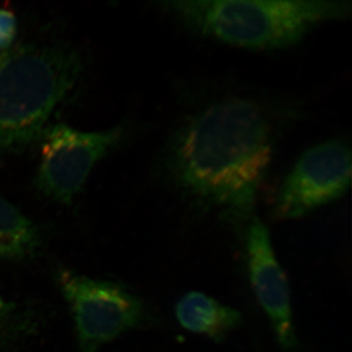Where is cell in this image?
Here are the masks:
<instances>
[{"label":"cell","mask_w":352,"mask_h":352,"mask_svg":"<svg viewBox=\"0 0 352 352\" xmlns=\"http://www.w3.org/2000/svg\"><path fill=\"white\" fill-rule=\"evenodd\" d=\"M272 157V127L258 104L222 100L190 118L164 155L180 191L229 219L251 217Z\"/></svg>","instance_id":"cell-1"},{"label":"cell","mask_w":352,"mask_h":352,"mask_svg":"<svg viewBox=\"0 0 352 352\" xmlns=\"http://www.w3.org/2000/svg\"><path fill=\"white\" fill-rule=\"evenodd\" d=\"M83 68L78 51L63 44H20L0 53V150L41 138Z\"/></svg>","instance_id":"cell-2"},{"label":"cell","mask_w":352,"mask_h":352,"mask_svg":"<svg viewBox=\"0 0 352 352\" xmlns=\"http://www.w3.org/2000/svg\"><path fill=\"white\" fill-rule=\"evenodd\" d=\"M166 6L203 36L258 50L293 45L351 10L346 0H173Z\"/></svg>","instance_id":"cell-3"},{"label":"cell","mask_w":352,"mask_h":352,"mask_svg":"<svg viewBox=\"0 0 352 352\" xmlns=\"http://www.w3.org/2000/svg\"><path fill=\"white\" fill-rule=\"evenodd\" d=\"M57 281L73 315L80 352H99L142 320V300L122 285L65 268Z\"/></svg>","instance_id":"cell-4"},{"label":"cell","mask_w":352,"mask_h":352,"mask_svg":"<svg viewBox=\"0 0 352 352\" xmlns=\"http://www.w3.org/2000/svg\"><path fill=\"white\" fill-rule=\"evenodd\" d=\"M122 133V127L87 132L57 124L45 129L41 138L36 188L56 203H73L95 164L108 154Z\"/></svg>","instance_id":"cell-5"},{"label":"cell","mask_w":352,"mask_h":352,"mask_svg":"<svg viewBox=\"0 0 352 352\" xmlns=\"http://www.w3.org/2000/svg\"><path fill=\"white\" fill-rule=\"evenodd\" d=\"M351 152L342 140H329L303 153L285 178L275 214L282 219L302 217L337 200L351 186Z\"/></svg>","instance_id":"cell-6"},{"label":"cell","mask_w":352,"mask_h":352,"mask_svg":"<svg viewBox=\"0 0 352 352\" xmlns=\"http://www.w3.org/2000/svg\"><path fill=\"white\" fill-rule=\"evenodd\" d=\"M250 277L259 305L274 328L280 344L285 349L296 346L288 281L278 263L267 228L258 219H252L247 235Z\"/></svg>","instance_id":"cell-7"},{"label":"cell","mask_w":352,"mask_h":352,"mask_svg":"<svg viewBox=\"0 0 352 352\" xmlns=\"http://www.w3.org/2000/svg\"><path fill=\"white\" fill-rule=\"evenodd\" d=\"M177 321L190 332L217 340L226 337L242 322V315L232 307L199 292H190L175 307Z\"/></svg>","instance_id":"cell-8"},{"label":"cell","mask_w":352,"mask_h":352,"mask_svg":"<svg viewBox=\"0 0 352 352\" xmlns=\"http://www.w3.org/2000/svg\"><path fill=\"white\" fill-rule=\"evenodd\" d=\"M41 245L38 226L0 196V258L27 261L38 254Z\"/></svg>","instance_id":"cell-9"},{"label":"cell","mask_w":352,"mask_h":352,"mask_svg":"<svg viewBox=\"0 0 352 352\" xmlns=\"http://www.w3.org/2000/svg\"><path fill=\"white\" fill-rule=\"evenodd\" d=\"M38 327V317L31 307L9 300L0 291V352L15 351Z\"/></svg>","instance_id":"cell-10"},{"label":"cell","mask_w":352,"mask_h":352,"mask_svg":"<svg viewBox=\"0 0 352 352\" xmlns=\"http://www.w3.org/2000/svg\"><path fill=\"white\" fill-rule=\"evenodd\" d=\"M17 20L12 11L0 8V51L8 50L17 34Z\"/></svg>","instance_id":"cell-11"}]
</instances>
